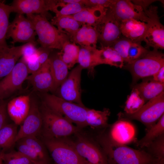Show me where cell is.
<instances>
[{
	"mask_svg": "<svg viewBox=\"0 0 164 164\" xmlns=\"http://www.w3.org/2000/svg\"><path fill=\"white\" fill-rule=\"evenodd\" d=\"M97 141L106 154L108 164H150L156 159L143 150L105 141Z\"/></svg>",
	"mask_w": 164,
	"mask_h": 164,
	"instance_id": "cell-1",
	"label": "cell"
},
{
	"mask_svg": "<svg viewBox=\"0 0 164 164\" xmlns=\"http://www.w3.org/2000/svg\"><path fill=\"white\" fill-rule=\"evenodd\" d=\"M39 108L43 119L41 130L43 138L68 137L82 129L49 108L43 102Z\"/></svg>",
	"mask_w": 164,
	"mask_h": 164,
	"instance_id": "cell-2",
	"label": "cell"
},
{
	"mask_svg": "<svg viewBox=\"0 0 164 164\" xmlns=\"http://www.w3.org/2000/svg\"><path fill=\"white\" fill-rule=\"evenodd\" d=\"M41 93L42 102L49 108L81 129L87 126L85 120L88 108L84 105L66 101L54 94Z\"/></svg>",
	"mask_w": 164,
	"mask_h": 164,
	"instance_id": "cell-3",
	"label": "cell"
},
{
	"mask_svg": "<svg viewBox=\"0 0 164 164\" xmlns=\"http://www.w3.org/2000/svg\"><path fill=\"white\" fill-rule=\"evenodd\" d=\"M26 16L34 25L41 46L61 50L66 43L70 41L69 37L60 31L48 20L46 16L39 14Z\"/></svg>",
	"mask_w": 164,
	"mask_h": 164,
	"instance_id": "cell-4",
	"label": "cell"
},
{
	"mask_svg": "<svg viewBox=\"0 0 164 164\" xmlns=\"http://www.w3.org/2000/svg\"><path fill=\"white\" fill-rule=\"evenodd\" d=\"M70 138L77 153L86 164H108L107 156L103 148L92 137L81 129Z\"/></svg>",
	"mask_w": 164,
	"mask_h": 164,
	"instance_id": "cell-5",
	"label": "cell"
},
{
	"mask_svg": "<svg viewBox=\"0 0 164 164\" xmlns=\"http://www.w3.org/2000/svg\"><path fill=\"white\" fill-rule=\"evenodd\" d=\"M43 138L55 164H86L73 146L70 137Z\"/></svg>",
	"mask_w": 164,
	"mask_h": 164,
	"instance_id": "cell-6",
	"label": "cell"
},
{
	"mask_svg": "<svg viewBox=\"0 0 164 164\" xmlns=\"http://www.w3.org/2000/svg\"><path fill=\"white\" fill-rule=\"evenodd\" d=\"M164 66L163 53L153 49L141 58L127 63L125 67L130 70L134 79L137 80L152 76Z\"/></svg>",
	"mask_w": 164,
	"mask_h": 164,
	"instance_id": "cell-7",
	"label": "cell"
},
{
	"mask_svg": "<svg viewBox=\"0 0 164 164\" xmlns=\"http://www.w3.org/2000/svg\"><path fill=\"white\" fill-rule=\"evenodd\" d=\"M136 133L135 128L132 123L121 118L102 130L95 139L126 145L135 141Z\"/></svg>",
	"mask_w": 164,
	"mask_h": 164,
	"instance_id": "cell-8",
	"label": "cell"
},
{
	"mask_svg": "<svg viewBox=\"0 0 164 164\" xmlns=\"http://www.w3.org/2000/svg\"><path fill=\"white\" fill-rule=\"evenodd\" d=\"M148 101L136 113L125 114L127 118L142 123L147 131L164 114V92Z\"/></svg>",
	"mask_w": 164,
	"mask_h": 164,
	"instance_id": "cell-9",
	"label": "cell"
},
{
	"mask_svg": "<svg viewBox=\"0 0 164 164\" xmlns=\"http://www.w3.org/2000/svg\"><path fill=\"white\" fill-rule=\"evenodd\" d=\"M157 6L151 5L144 10L149 18L147 29L143 39L147 48L164 49V27L160 22Z\"/></svg>",
	"mask_w": 164,
	"mask_h": 164,
	"instance_id": "cell-10",
	"label": "cell"
},
{
	"mask_svg": "<svg viewBox=\"0 0 164 164\" xmlns=\"http://www.w3.org/2000/svg\"><path fill=\"white\" fill-rule=\"evenodd\" d=\"M29 74L26 64L21 59L11 71L0 81V100H5L20 90Z\"/></svg>",
	"mask_w": 164,
	"mask_h": 164,
	"instance_id": "cell-11",
	"label": "cell"
},
{
	"mask_svg": "<svg viewBox=\"0 0 164 164\" xmlns=\"http://www.w3.org/2000/svg\"><path fill=\"white\" fill-rule=\"evenodd\" d=\"M36 35L31 21L23 15L17 13L13 20L9 24L6 38H11L13 44L17 42H31L36 44Z\"/></svg>",
	"mask_w": 164,
	"mask_h": 164,
	"instance_id": "cell-12",
	"label": "cell"
},
{
	"mask_svg": "<svg viewBox=\"0 0 164 164\" xmlns=\"http://www.w3.org/2000/svg\"><path fill=\"white\" fill-rule=\"evenodd\" d=\"M95 28L98 35V41L102 47H111L122 36L119 22L109 9Z\"/></svg>",
	"mask_w": 164,
	"mask_h": 164,
	"instance_id": "cell-13",
	"label": "cell"
},
{
	"mask_svg": "<svg viewBox=\"0 0 164 164\" xmlns=\"http://www.w3.org/2000/svg\"><path fill=\"white\" fill-rule=\"evenodd\" d=\"M30 107L29 113L22 123L15 140V143L29 136H36L41 131L43 119L36 99L30 96Z\"/></svg>",
	"mask_w": 164,
	"mask_h": 164,
	"instance_id": "cell-14",
	"label": "cell"
},
{
	"mask_svg": "<svg viewBox=\"0 0 164 164\" xmlns=\"http://www.w3.org/2000/svg\"><path fill=\"white\" fill-rule=\"evenodd\" d=\"M83 68L78 65L73 68L58 88L59 97L69 101L84 105L81 99V74Z\"/></svg>",
	"mask_w": 164,
	"mask_h": 164,
	"instance_id": "cell-15",
	"label": "cell"
},
{
	"mask_svg": "<svg viewBox=\"0 0 164 164\" xmlns=\"http://www.w3.org/2000/svg\"><path fill=\"white\" fill-rule=\"evenodd\" d=\"M58 0H14L11 6L13 12L26 15L39 14L47 17L49 11H52Z\"/></svg>",
	"mask_w": 164,
	"mask_h": 164,
	"instance_id": "cell-16",
	"label": "cell"
},
{
	"mask_svg": "<svg viewBox=\"0 0 164 164\" xmlns=\"http://www.w3.org/2000/svg\"><path fill=\"white\" fill-rule=\"evenodd\" d=\"M119 21L130 19L147 23L149 18L142 8L129 0H115L109 9Z\"/></svg>",
	"mask_w": 164,
	"mask_h": 164,
	"instance_id": "cell-17",
	"label": "cell"
},
{
	"mask_svg": "<svg viewBox=\"0 0 164 164\" xmlns=\"http://www.w3.org/2000/svg\"><path fill=\"white\" fill-rule=\"evenodd\" d=\"M26 80L35 91L41 93L53 91L54 82L49 59L41 65L38 71L28 76Z\"/></svg>",
	"mask_w": 164,
	"mask_h": 164,
	"instance_id": "cell-18",
	"label": "cell"
},
{
	"mask_svg": "<svg viewBox=\"0 0 164 164\" xmlns=\"http://www.w3.org/2000/svg\"><path fill=\"white\" fill-rule=\"evenodd\" d=\"M30 107V96L21 95L12 99L7 103V113L15 124L20 125L28 115Z\"/></svg>",
	"mask_w": 164,
	"mask_h": 164,
	"instance_id": "cell-19",
	"label": "cell"
},
{
	"mask_svg": "<svg viewBox=\"0 0 164 164\" xmlns=\"http://www.w3.org/2000/svg\"><path fill=\"white\" fill-rule=\"evenodd\" d=\"M122 35L132 41L141 43L146 33V23L133 19L119 22Z\"/></svg>",
	"mask_w": 164,
	"mask_h": 164,
	"instance_id": "cell-20",
	"label": "cell"
},
{
	"mask_svg": "<svg viewBox=\"0 0 164 164\" xmlns=\"http://www.w3.org/2000/svg\"><path fill=\"white\" fill-rule=\"evenodd\" d=\"M22 45L8 46L0 50V81L12 70L22 57Z\"/></svg>",
	"mask_w": 164,
	"mask_h": 164,
	"instance_id": "cell-21",
	"label": "cell"
},
{
	"mask_svg": "<svg viewBox=\"0 0 164 164\" xmlns=\"http://www.w3.org/2000/svg\"><path fill=\"white\" fill-rule=\"evenodd\" d=\"M98 35L95 28L86 24H83L70 39V41L89 49L97 48Z\"/></svg>",
	"mask_w": 164,
	"mask_h": 164,
	"instance_id": "cell-22",
	"label": "cell"
},
{
	"mask_svg": "<svg viewBox=\"0 0 164 164\" xmlns=\"http://www.w3.org/2000/svg\"><path fill=\"white\" fill-rule=\"evenodd\" d=\"M108 9L87 7L75 14L67 16L83 24L95 28L105 14Z\"/></svg>",
	"mask_w": 164,
	"mask_h": 164,
	"instance_id": "cell-23",
	"label": "cell"
},
{
	"mask_svg": "<svg viewBox=\"0 0 164 164\" xmlns=\"http://www.w3.org/2000/svg\"><path fill=\"white\" fill-rule=\"evenodd\" d=\"M94 54L97 66L105 64L120 68L124 67V60L111 47L101 46L96 49Z\"/></svg>",
	"mask_w": 164,
	"mask_h": 164,
	"instance_id": "cell-24",
	"label": "cell"
},
{
	"mask_svg": "<svg viewBox=\"0 0 164 164\" xmlns=\"http://www.w3.org/2000/svg\"><path fill=\"white\" fill-rule=\"evenodd\" d=\"M50 70L53 79V91L56 90L66 79L69 74L68 68L57 53L49 57Z\"/></svg>",
	"mask_w": 164,
	"mask_h": 164,
	"instance_id": "cell-25",
	"label": "cell"
},
{
	"mask_svg": "<svg viewBox=\"0 0 164 164\" xmlns=\"http://www.w3.org/2000/svg\"><path fill=\"white\" fill-rule=\"evenodd\" d=\"M110 114L108 108L98 111L88 108L85 120L87 126H89L94 129H104L109 125L108 120Z\"/></svg>",
	"mask_w": 164,
	"mask_h": 164,
	"instance_id": "cell-26",
	"label": "cell"
},
{
	"mask_svg": "<svg viewBox=\"0 0 164 164\" xmlns=\"http://www.w3.org/2000/svg\"><path fill=\"white\" fill-rule=\"evenodd\" d=\"M51 23L58 30L67 35L70 41L83 24L68 16L56 17L51 19Z\"/></svg>",
	"mask_w": 164,
	"mask_h": 164,
	"instance_id": "cell-27",
	"label": "cell"
},
{
	"mask_svg": "<svg viewBox=\"0 0 164 164\" xmlns=\"http://www.w3.org/2000/svg\"><path fill=\"white\" fill-rule=\"evenodd\" d=\"M134 87L139 91L145 101H149L164 92V84L153 79L142 82Z\"/></svg>",
	"mask_w": 164,
	"mask_h": 164,
	"instance_id": "cell-28",
	"label": "cell"
},
{
	"mask_svg": "<svg viewBox=\"0 0 164 164\" xmlns=\"http://www.w3.org/2000/svg\"><path fill=\"white\" fill-rule=\"evenodd\" d=\"M13 12V7L0 1V50L9 46L6 43V35L10 24L9 17Z\"/></svg>",
	"mask_w": 164,
	"mask_h": 164,
	"instance_id": "cell-29",
	"label": "cell"
},
{
	"mask_svg": "<svg viewBox=\"0 0 164 164\" xmlns=\"http://www.w3.org/2000/svg\"><path fill=\"white\" fill-rule=\"evenodd\" d=\"M80 48L76 44L69 41L64 44L60 52L57 53L69 69L77 63Z\"/></svg>",
	"mask_w": 164,
	"mask_h": 164,
	"instance_id": "cell-30",
	"label": "cell"
},
{
	"mask_svg": "<svg viewBox=\"0 0 164 164\" xmlns=\"http://www.w3.org/2000/svg\"><path fill=\"white\" fill-rule=\"evenodd\" d=\"M164 134V114L157 122L147 131L141 139L135 142L136 145L141 148L146 147L159 136Z\"/></svg>",
	"mask_w": 164,
	"mask_h": 164,
	"instance_id": "cell-31",
	"label": "cell"
},
{
	"mask_svg": "<svg viewBox=\"0 0 164 164\" xmlns=\"http://www.w3.org/2000/svg\"><path fill=\"white\" fill-rule=\"evenodd\" d=\"M17 125L6 124L0 129V147L3 149H8L12 146L18 131Z\"/></svg>",
	"mask_w": 164,
	"mask_h": 164,
	"instance_id": "cell-32",
	"label": "cell"
},
{
	"mask_svg": "<svg viewBox=\"0 0 164 164\" xmlns=\"http://www.w3.org/2000/svg\"><path fill=\"white\" fill-rule=\"evenodd\" d=\"M145 101L138 90L133 87L125 102V114H132L138 111L144 104Z\"/></svg>",
	"mask_w": 164,
	"mask_h": 164,
	"instance_id": "cell-33",
	"label": "cell"
},
{
	"mask_svg": "<svg viewBox=\"0 0 164 164\" xmlns=\"http://www.w3.org/2000/svg\"><path fill=\"white\" fill-rule=\"evenodd\" d=\"M87 7L82 3H66L58 0L53 12L56 17L67 16L77 13Z\"/></svg>",
	"mask_w": 164,
	"mask_h": 164,
	"instance_id": "cell-34",
	"label": "cell"
},
{
	"mask_svg": "<svg viewBox=\"0 0 164 164\" xmlns=\"http://www.w3.org/2000/svg\"><path fill=\"white\" fill-rule=\"evenodd\" d=\"M18 142L25 144L29 146L37 153L44 164H49V157L45 148L46 147L44 143L43 144L37 139L36 136L26 137Z\"/></svg>",
	"mask_w": 164,
	"mask_h": 164,
	"instance_id": "cell-35",
	"label": "cell"
},
{
	"mask_svg": "<svg viewBox=\"0 0 164 164\" xmlns=\"http://www.w3.org/2000/svg\"><path fill=\"white\" fill-rule=\"evenodd\" d=\"M89 49L80 47L77 63L83 68L91 72L97 66L94 52L96 49Z\"/></svg>",
	"mask_w": 164,
	"mask_h": 164,
	"instance_id": "cell-36",
	"label": "cell"
},
{
	"mask_svg": "<svg viewBox=\"0 0 164 164\" xmlns=\"http://www.w3.org/2000/svg\"><path fill=\"white\" fill-rule=\"evenodd\" d=\"M0 155L5 164H30L33 162L30 159L18 151H12Z\"/></svg>",
	"mask_w": 164,
	"mask_h": 164,
	"instance_id": "cell-37",
	"label": "cell"
},
{
	"mask_svg": "<svg viewBox=\"0 0 164 164\" xmlns=\"http://www.w3.org/2000/svg\"><path fill=\"white\" fill-rule=\"evenodd\" d=\"M146 151L154 158L164 159V134L153 141L146 147Z\"/></svg>",
	"mask_w": 164,
	"mask_h": 164,
	"instance_id": "cell-38",
	"label": "cell"
},
{
	"mask_svg": "<svg viewBox=\"0 0 164 164\" xmlns=\"http://www.w3.org/2000/svg\"><path fill=\"white\" fill-rule=\"evenodd\" d=\"M134 42L122 36L111 46L122 57L124 62L130 63L128 56L129 48Z\"/></svg>",
	"mask_w": 164,
	"mask_h": 164,
	"instance_id": "cell-39",
	"label": "cell"
},
{
	"mask_svg": "<svg viewBox=\"0 0 164 164\" xmlns=\"http://www.w3.org/2000/svg\"><path fill=\"white\" fill-rule=\"evenodd\" d=\"M149 51L146 48L142 46L141 43L134 42L130 47L128 51V56L130 61V63L141 58Z\"/></svg>",
	"mask_w": 164,
	"mask_h": 164,
	"instance_id": "cell-40",
	"label": "cell"
},
{
	"mask_svg": "<svg viewBox=\"0 0 164 164\" xmlns=\"http://www.w3.org/2000/svg\"><path fill=\"white\" fill-rule=\"evenodd\" d=\"M18 145V151L26 156L33 162L44 164L37 153L29 146L21 142H19V144Z\"/></svg>",
	"mask_w": 164,
	"mask_h": 164,
	"instance_id": "cell-41",
	"label": "cell"
},
{
	"mask_svg": "<svg viewBox=\"0 0 164 164\" xmlns=\"http://www.w3.org/2000/svg\"><path fill=\"white\" fill-rule=\"evenodd\" d=\"M36 45V43L29 42L22 45V56L21 59L22 60L24 61L32 56L38 55Z\"/></svg>",
	"mask_w": 164,
	"mask_h": 164,
	"instance_id": "cell-42",
	"label": "cell"
},
{
	"mask_svg": "<svg viewBox=\"0 0 164 164\" xmlns=\"http://www.w3.org/2000/svg\"><path fill=\"white\" fill-rule=\"evenodd\" d=\"M114 1L115 0H85L84 5L87 7L110 9Z\"/></svg>",
	"mask_w": 164,
	"mask_h": 164,
	"instance_id": "cell-43",
	"label": "cell"
},
{
	"mask_svg": "<svg viewBox=\"0 0 164 164\" xmlns=\"http://www.w3.org/2000/svg\"><path fill=\"white\" fill-rule=\"evenodd\" d=\"M38 55L32 56L24 61L29 74H32L36 72L40 68L41 65L38 59Z\"/></svg>",
	"mask_w": 164,
	"mask_h": 164,
	"instance_id": "cell-44",
	"label": "cell"
},
{
	"mask_svg": "<svg viewBox=\"0 0 164 164\" xmlns=\"http://www.w3.org/2000/svg\"><path fill=\"white\" fill-rule=\"evenodd\" d=\"M7 104L5 100H0V129L7 124Z\"/></svg>",
	"mask_w": 164,
	"mask_h": 164,
	"instance_id": "cell-45",
	"label": "cell"
},
{
	"mask_svg": "<svg viewBox=\"0 0 164 164\" xmlns=\"http://www.w3.org/2000/svg\"><path fill=\"white\" fill-rule=\"evenodd\" d=\"M38 60L42 65L45 63L49 58V56L52 49L41 46L37 49Z\"/></svg>",
	"mask_w": 164,
	"mask_h": 164,
	"instance_id": "cell-46",
	"label": "cell"
},
{
	"mask_svg": "<svg viewBox=\"0 0 164 164\" xmlns=\"http://www.w3.org/2000/svg\"><path fill=\"white\" fill-rule=\"evenodd\" d=\"M152 79L157 82L164 84V66L153 76Z\"/></svg>",
	"mask_w": 164,
	"mask_h": 164,
	"instance_id": "cell-47",
	"label": "cell"
},
{
	"mask_svg": "<svg viewBox=\"0 0 164 164\" xmlns=\"http://www.w3.org/2000/svg\"><path fill=\"white\" fill-rule=\"evenodd\" d=\"M134 3L141 7L145 10L147 9L151 3L155 1V0H133L132 1Z\"/></svg>",
	"mask_w": 164,
	"mask_h": 164,
	"instance_id": "cell-48",
	"label": "cell"
},
{
	"mask_svg": "<svg viewBox=\"0 0 164 164\" xmlns=\"http://www.w3.org/2000/svg\"><path fill=\"white\" fill-rule=\"evenodd\" d=\"M150 164H164V159L161 160L156 159Z\"/></svg>",
	"mask_w": 164,
	"mask_h": 164,
	"instance_id": "cell-49",
	"label": "cell"
},
{
	"mask_svg": "<svg viewBox=\"0 0 164 164\" xmlns=\"http://www.w3.org/2000/svg\"><path fill=\"white\" fill-rule=\"evenodd\" d=\"M3 161L0 155V164H3Z\"/></svg>",
	"mask_w": 164,
	"mask_h": 164,
	"instance_id": "cell-50",
	"label": "cell"
},
{
	"mask_svg": "<svg viewBox=\"0 0 164 164\" xmlns=\"http://www.w3.org/2000/svg\"><path fill=\"white\" fill-rule=\"evenodd\" d=\"M0 148H1V147H0ZM0 154H1V152H0Z\"/></svg>",
	"mask_w": 164,
	"mask_h": 164,
	"instance_id": "cell-51",
	"label": "cell"
}]
</instances>
